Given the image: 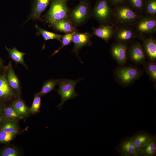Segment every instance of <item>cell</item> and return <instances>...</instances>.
<instances>
[{"mask_svg": "<svg viewBox=\"0 0 156 156\" xmlns=\"http://www.w3.org/2000/svg\"><path fill=\"white\" fill-rule=\"evenodd\" d=\"M140 156H155L156 154V137L153 135L150 141L139 150Z\"/></svg>", "mask_w": 156, "mask_h": 156, "instance_id": "cell-21", "label": "cell"}, {"mask_svg": "<svg viewBox=\"0 0 156 156\" xmlns=\"http://www.w3.org/2000/svg\"><path fill=\"white\" fill-rule=\"evenodd\" d=\"M20 130L18 122L13 121L3 117L0 119V131L14 133Z\"/></svg>", "mask_w": 156, "mask_h": 156, "instance_id": "cell-20", "label": "cell"}, {"mask_svg": "<svg viewBox=\"0 0 156 156\" xmlns=\"http://www.w3.org/2000/svg\"><path fill=\"white\" fill-rule=\"evenodd\" d=\"M18 96L9 85L7 74L3 73L0 75V100L7 104L10 103Z\"/></svg>", "mask_w": 156, "mask_h": 156, "instance_id": "cell-9", "label": "cell"}, {"mask_svg": "<svg viewBox=\"0 0 156 156\" xmlns=\"http://www.w3.org/2000/svg\"><path fill=\"white\" fill-rule=\"evenodd\" d=\"M82 79L76 80L66 79H60L58 94L61 97V102L57 107L60 109L64 103L67 100L76 97L77 95L75 91L77 84Z\"/></svg>", "mask_w": 156, "mask_h": 156, "instance_id": "cell-5", "label": "cell"}, {"mask_svg": "<svg viewBox=\"0 0 156 156\" xmlns=\"http://www.w3.org/2000/svg\"><path fill=\"white\" fill-rule=\"evenodd\" d=\"M7 78L8 82L18 96L21 94V88L18 79L14 72L11 63L10 62L8 66Z\"/></svg>", "mask_w": 156, "mask_h": 156, "instance_id": "cell-16", "label": "cell"}, {"mask_svg": "<svg viewBox=\"0 0 156 156\" xmlns=\"http://www.w3.org/2000/svg\"><path fill=\"white\" fill-rule=\"evenodd\" d=\"M146 0H127V3L132 9L141 15L143 12Z\"/></svg>", "mask_w": 156, "mask_h": 156, "instance_id": "cell-30", "label": "cell"}, {"mask_svg": "<svg viewBox=\"0 0 156 156\" xmlns=\"http://www.w3.org/2000/svg\"><path fill=\"white\" fill-rule=\"evenodd\" d=\"M138 38L142 41L146 56L151 61H155L156 59V39L151 35H138Z\"/></svg>", "mask_w": 156, "mask_h": 156, "instance_id": "cell-11", "label": "cell"}, {"mask_svg": "<svg viewBox=\"0 0 156 156\" xmlns=\"http://www.w3.org/2000/svg\"><path fill=\"white\" fill-rule=\"evenodd\" d=\"M128 52L130 59L136 63L142 64L145 60L146 55L142 45L138 41L131 42L128 47Z\"/></svg>", "mask_w": 156, "mask_h": 156, "instance_id": "cell-12", "label": "cell"}, {"mask_svg": "<svg viewBox=\"0 0 156 156\" xmlns=\"http://www.w3.org/2000/svg\"><path fill=\"white\" fill-rule=\"evenodd\" d=\"M36 27L45 41L50 39H56L61 41L62 35L47 31L37 25H36Z\"/></svg>", "mask_w": 156, "mask_h": 156, "instance_id": "cell-29", "label": "cell"}, {"mask_svg": "<svg viewBox=\"0 0 156 156\" xmlns=\"http://www.w3.org/2000/svg\"><path fill=\"white\" fill-rule=\"evenodd\" d=\"M142 15L130 6L127 3L112 7L113 22L133 26Z\"/></svg>", "mask_w": 156, "mask_h": 156, "instance_id": "cell-1", "label": "cell"}, {"mask_svg": "<svg viewBox=\"0 0 156 156\" xmlns=\"http://www.w3.org/2000/svg\"><path fill=\"white\" fill-rule=\"evenodd\" d=\"M138 36V34L133 26L115 23L112 38L116 41L128 44L134 41Z\"/></svg>", "mask_w": 156, "mask_h": 156, "instance_id": "cell-4", "label": "cell"}, {"mask_svg": "<svg viewBox=\"0 0 156 156\" xmlns=\"http://www.w3.org/2000/svg\"><path fill=\"white\" fill-rule=\"evenodd\" d=\"M41 96L36 93L30 109L31 114H34L38 113L41 105Z\"/></svg>", "mask_w": 156, "mask_h": 156, "instance_id": "cell-32", "label": "cell"}, {"mask_svg": "<svg viewBox=\"0 0 156 156\" xmlns=\"http://www.w3.org/2000/svg\"><path fill=\"white\" fill-rule=\"evenodd\" d=\"M114 24H102L98 28H93V34L108 42L112 38Z\"/></svg>", "mask_w": 156, "mask_h": 156, "instance_id": "cell-15", "label": "cell"}, {"mask_svg": "<svg viewBox=\"0 0 156 156\" xmlns=\"http://www.w3.org/2000/svg\"><path fill=\"white\" fill-rule=\"evenodd\" d=\"M2 65V62L0 58V68L1 67Z\"/></svg>", "mask_w": 156, "mask_h": 156, "instance_id": "cell-36", "label": "cell"}, {"mask_svg": "<svg viewBox=\"0 0 156 156\" xmlns=\"http://www.w3.org/2000/svg\"><path fill=\"white\" fill-rule=\"evenodd\" d=\"M67 0H53L45 16L47 22L51 25L56 21L67 20L68 8Z\"/></svg>", "mask_w": 156, "mask_h": 156, "instance_id": "cell-2", "label": "cell"}, {"mask_svg": "<svg viewBox=\"0 0 156 156\" xmlns=\"http://www.w3.org/2000/svg\"><path fill=\"white\" fill-rule=\"evenodd\" d=\"M53 0H35L33 4L29 18L34 20L40 19L42 12Z\"/></svg>", "mask_w": 156, "mask_h": 156, "instance_id": "cell-17", "label": "cell"}, {"mask_svg": "<svg viewBox=\"0 0 156 156\" xmlns=\"http://www.w3.org/2000/svg\"><path fill=\"white\" fill-rule=\"evenodd\" d=\"M153 135L144 131H140L134 134L131 137L135 146L139 150L151 140Z\"/></svg>", "mask_w": 156, "mask_h": 156, "instance_id": "cell-19", "label": "cell"}, {"mask_svg": "<svg viewBox=\"0 0 156 156\" xmlns=\"http://www.w3.org/2000/svg\"><path fill=\"white\" fill-rule=\"evenodd\" d=\"M6 104L0 100V119L3 117Z\"/></svg>", "mask_w": 156, "mask_h": 156, "instance_id": "cell-35", "label": "cell"}, {"mask_svg": "<svg viewBox=\"0 0 156 156\" xmlns=\"http://www.w3.org/2000/svg\"><path fill=\"white\" fill-rule=\"evenodd\" d=\"M22 155L20 150L14 146L8 145L0 149V156H20Z\"/></svg>", "mask_w": 156, "mask_h": 156, "instance_id": "cell-27", "label": "cell"}, {"mask_svg": "<svg viewBox=\"0 0 156 156\" xmlns=\"http://www.w3.org/2000/svg\"><path fill=\"white\" fill-rule=\"evenodd\" d=\"M10 104L23 118L28 116L31 114L30 108L20 96L18 97Z\"/></svg>", "mask_w": 156, "mask_h": 156, "instance_id": "cell-18", "label": "cell"}, {"mask_svg": "<svg viewBox=\"0 0 156 156\" xmlns=\"http://www.w3.org/2000/svg\"><path fill=\"white\" fill-rule=\"evenodd\" d=\"M3 117L11 120L18 122L23 119L10 103L5 105Z\"/></svg>", "mask_w": 156, "mask_h": 156, "instance_id": "cell-24", "label": "cell"}, {"mask_svg": "<svg viewBox=\"0 0 156 156\" xmlns=\"http://www.w3.org/2000/svg\"><path fill=\"white\" fill-rule=\"evenodd\" d=\"M133 26L138 35L151 36L156 32V18L142 15Z\"/></svg>", "mask_w": 156, "mask_h": 156, "instance_id": "cell-6", "label": "cell"}, {"mask_svg": "<svg viewBox=\"0 0 156 156\" xmlns=\"http://www.w3.org/2000/svg\"><path fill=\"white\" fill-rule=\"evenodd\" d=\"M140 71L136 67L125 66L118 68L116 71V75L118 81L125 84H129L140 77Z\"/></svg>", "mask_w": 156, "mask_h": 156, "instance_id": "cell-8", "label": "cell"}, {"mask_svg": "<svg viewBox=\"0 0 156 156\" xmlns=\"http://www.w3.org/2000/svg\"><path fill=\"white\" fill-rule=\"evenodd\" d=\"M128 47L127 44L117 41L111 45V55L120 64H123L126 62Z\"/></svg>", "mask_w": 156, "mask_h": 156, "instance_id": "cell-10", "label": "cell"}, {"mask_svg": "<svg viewBox=\"0 0 156 156\" xmlns=\"http://www.w3.org/2000/svg\"><path fill=\"white\" fill-rule=\"evenodd\" d=\"M91 35L88 33H79L75 32L72 38L74 44L73 51L77 54L79 51L83 47L90 46L92 44Z\"/></svg>", "mask_w": 156, "mask_h": 156, "instance_id": "cell-14", "label": "cell"}, {"mask_svg": "<svg viewBox=\"0 0 156 156\" xmlns=\"http://www.w3.org/2000/svg\"><path fill=\"white\" fill-rule=\"evenodd\" d=\"M60 79H51L45 81L43 83L40 91L36 93L37 94L41 97L55 90L56 85L58 84Z\"/></svg>", "mask_w": 156, "mask_h": 156, "instance_id": "cell-25", "label": "cell"}, {"mask_svg": "<svg viewBox=\"0 0 156 156\" xmlns=\"http://www.w3.org/2000/svg\"><path fill=\"white\" fill-rule=\"evenodd\" d=\"M145 66L146 71L151 79L155 82L156 81V64L154 61H151Z\"/></svg>", "mask_w": 156, "mask_h": 156, "instance_id": "cell-31", "label": "cell"}, {"mask_svg": "<svg viewBox=\"0 0 156 156\" xmlns=\"http://www.w3.org/2000/svg\"><path fill=\"white\" fill-rule=\"evenodd\" d=\"M51 25L57 30L66 33L75 32V30L71 22L67 20H59Z\"/></svg>", "mask_w": 156, "mask_h": 156, "instance_id": "cell-22", "label": "cell"}, {"mask_svg": "<svg viewBox=\"0 0 156 156\" xmlns=\"http://www.w3.org/2000/svg\"><path fill=\"white\" fill-rule=\"evenodd\" d=\"M117 148L120 156H140L139 150L134 144L131 137L127 138L121 141Z\"/></svg>", "mask_w": 156, "mask_h": 156, "instance_id": "cell-13", "label": "cell"}, {"mask_svg": "<svg viewBox=\"0 0 156 156\" xmlns=\"http://www.w3.org/2000/svg\"><path fill=\"white\" fill-rule=\"evenodd\" d=\"M5 49L11 59L16 63L21 64L26 69H28L24 60V57L25 54V53L18 51L15 47L10 49L6 47Z\"/></svg>", "mask_w": 156, "mask_h": 156, "instance_id": "cell-23", "label": "cell"}, {"mask_svg": "<svg viewBox=\"0 0 156 156\" xmlns=\"http://www.w3.org/2000/svg\"><path fill=\"white\" fill-rule=\"evenodd\" d=\"M143 15L156 18V0H146Z\"/></svg>", "mask_w": 156, "mask_h": 156, "instance_id": "cell-26", "label": "cell"}, {"mask_svg": "<svg viewBox=\"0 0 156 156\" xmlns=\"http://www.w3.org/2000/svg\"><path fill=\"white\" fill-rule=\"evenodd\" d=\"M127 0H109L111 6L113 7L115 6L127 3Z\"/></svg>", "mask_w": 156, "mask_h": 156, "instance_id": "cell-34", "label": "cell"}, {"mask_svg": "<svg viewBox=\"0 0 156 156\" xmlns=\"http://www.w3.org/2000/svg\"><path fill=\"white\" fill-rule=\"evenodd\" d=\"M75 32L68 33L64 35H62L61 38V44L60 47L57 50L55 51L52 55H54L57 53L62 49L65 46L69 44L72 41V37Z\"/></svg>", "mask_w": 156, "mask_h": 156, "instance_id": "cell-33", "label": "cell"}, {"mask_svg": "<svg viewBox=\"0 0 156 156\" xmlns=\"http://www.w3.org/2000/svg\"><path fill=\"white\" fill-rule=\"evenodd\" d=\"M90 5L89 0H81L71 11L70 18L76 25L82 24L87 19L90 14Z\"/></svg>", "mask_w": 156, "mask_h": 156, "instance_id": "cell-7", "label": "cell"}, {"mask_svg": "<svg viewBox=\"0 0 156 156\" xmlns=\"http://www.w3.org/2000/svg\"><path fill=\"white\" fill-rule=\"evenodd\" d=\"M22 132V130L14 133L0 131V145L9 143Z\"/></svg>", "mask_w": 156, "mask_h": 156, "instance_id": "cell-28", "label": "cell"}, {"mask_svg": "<svg viewBox=\"0 0 156 156\" xmlns=\"http://www.w3.org/2000/svg\"><path fill=\"white\" fill-rule=\"evenodd\" d=\"M93 15L102 24H111L113 22L112 7L109 0H97L93 8Z\"/></svg>", "mask_w": 156, "mask_h": 156, "instance_id": "cell-3", "label": "cell"}]
</instances>
